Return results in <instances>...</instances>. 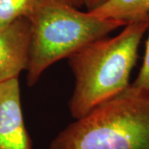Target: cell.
<instances>
[{"mask_svg": "<svg viewBox=\"0 0 149 149\" xmlns=\"http://www.w3.org/2000/svg\"><path fill=\"white\" fill-rule=\"evenodd\" d=\"M148 27V18L129 22L117 36L95 40L67 58L74 77L69 108L75 120L129 87L139 45Z\"/></svg>", "mask_w": 149, "mask_h": 149, "instance_id": "6da1fadb", "label": "cell"}, {"mask_svg": "<svg viewBox=\"0 0 149 149\" xmlns=\"http://www.w3.org/2000/svg\"><path fill=\"white\" fill-rule=\"evenodd\" d=\"M27 82L32 87L55 62L109 32L126 26L81 12L67 0H39L31 15Z\"/></svg>", "mask_w": 149, "mask_h": 149, "instance_id": "7a4b0ae2", "label": "cell"}, {"mask_svg": "<svg viewBox=\"0 0 149 149\" xmlns=\"http://www.w3.org/2000/svg\"><path fill=\"white\" fill-rule=\"evenodd\" d=\"M49 149H149V96L128 88L68 125Z\"/></svg>", "mask_w": 149, "mask_h": 149, "instance_id": "3957f363", "label": "cell"}, {"mask_svg": "<svg viewBox=\"0 0 149 149\" xmlns=\"http://www.w3.org/2000/svg\"><path fill=\"white\" fill-rule=\"evenodd\" d=\"M0 149H32L22 110L18 78L0 84Z\"/></svg>", "mask_w": 149, "mask_h": 149, "instance_id": "277c9868", "label": "cell"}, {"mask_svg": "<svg viewBox=\"0 0 149 149\" xmlns=\"http://www.w3.org/2000/svg\"><path fill=\"white\" fill-rule=\"evenodd\" d=\"M30 35L26 17L0 29V84L18 78L22 70H27Z\"/></svg>", "mask_w": 149, "mask_h": 149, "instance_id": "5b68a950", "label": "cell"}, {"mask_svg": "<svg viewBox=\"0 0 149 149\" xmlns=\"http://www.w3.org/2000/svg\"><path fill=\"white\" fill-rule=\"evenodd\" d=\"M87 12L102 19L121 22L127 25L148 18L149 0H109L95 9Z\"/></svg>", "mask_w": 149, "mask_h": 149, "instance_id": "8992f818", "label": "cell"}, {"mask_svg": "<svg viewBox=\"0 0 149 149\" xmlns=\"http://www.w3.org/2000/svg\"><path fill=\"white\" fill-rule=\"evenodd\" d=\"M39 0H0V29L31 15Z\"/></svg>", "mask_w": 149, "mask_h": 149, "instance_id": "52a82bcc", "label": "cell"}, {"mask_svg": "<svg viewBox=\"0 0 149 149\" xmlns=\"http://www.w3.org/2000/svg\"><path fill=\"white\" fill-rule=\"evenodd\" d=\"M128 89L134 93L149 96V35L146 43V53L144 56L143 63L142 65L139 75L137 76L136 80L132 84H130Z\"/></svg>", "mask_w": 149, "mask_h": 149, "instance_id": "ba28073f", "label": "cell"}, {"mask_svg": "<svg viewBox=\"0 0 149 149\" xmlns=\"http://www.w3.org/2000/svg\"><path fill=\"white\" fill-rule=\"evenodd\" d=\"M109 0H82L83 5L86 8L87 11H91L99 8Z\"/></svg>", "mask_w": 149, "mask_h": 149, "instance_id": "9c48e42d", "label": "cell"}, {"mask_svg": "<svg viewBox=\"0 0 149 149\" xmlns=\"http://www.w3.org/2000/svg\"><path fill=\"white\" fill-rule=\"evenodd\" d=\"M67 1L69 2L71 5H73L75 8H80L84 6L83 5L82 0H67Z\"/></svg>", "mask_w": 149, "mask_h": 149, "instance_id": "30bf717a", "label": "cell"}]
</instances>
